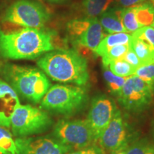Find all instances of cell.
I'll return each instance as SVG.
<instances>
[{
    "instance_id": "obj_29",
    "label": "cell",
    "mask_w": 154,
    "mask_h": 154,
    "mask_svg": "<svg viewBox=\"0 0 154 154\" xmlns=\"http://www.w3.org/2000/svg\"><path fill=\"white\" fill-rule=\"evenodd\" d=\"M67 154H103V153L100 148L92 144V145L87 146V147L70 152Z\"/></svg>"
},
{
    "instance_id": "obj_7",
    "label": "cell",
    "mask_w": 154,
    "mask_h": 154,
    "mask_svg": "<svg viewBox=\"0 0 154 154\" xmlns=\"http://www.w3.org/2000/svg\"><path fill=\"white\" fill-rule=\"evenodd\" d=\"M154 87L136 75L128 76L118 96L119 102L127 111L139 112L151 104Z\"/></svg>"
},
{
    "instance_id": "obj_16",
    "label": "cell",
    "mask_w": 154,
    "mask_h": 154,
    "mask_svg": "<svg viewBox=\"0 0 154 154\" xmlns=\"http://www.w3.org/2000/svg\"><path fill=\"white\" fill-rule=\"evenodd\" d=\"M131 39V34H129L128 32L110 34L106 36L102 40L94 51V53L102 57L111 48L121 44H128Z\"/></svg>"
},
{
    "instance_id": "obj_1",
    "label": "cell",
    "mask_w": 154,
    "mask_h": 154,
    "mask_svg": "<svg viewBox=\"0 0 154 154\" xmlns=\"http://www.w3.org/2000/svg\"><path fill=\"white\" fill-rule=\"evenodd\" d=\"M55 49L51 32L24 28L14 32L0 29V56L12 60L37 59Z\"/></svg>"
},
{
    "instance_id": "obj_10",
    "label": "cell",
    "mask_w": 154,
    "mask_h": 154,
    "mask_svg": "<svg viewBox=\"0 0 154 154\" xmlns=\"http://www.w3.org/2000/svg\"><path fill=\"white\" fill-rule=\"evenodd\" d=\"M117 109L114 102L106 96H98L91 102L87 120L95 140L110 123Z\"/></svg>"
},
{
    "instance_id": "obj_32",
    "label": "cell",
    "mask_w": 154,
    "mask_h": 154,
    "mask_svg": "<svg viewBox=\"0 0 154 154\" xmlns=\"http://www.w3.org/2000/svg\"><path fill=\"white\" fill-rule=\"evenodd\" d=\"M151 4H152V5H153V6H154V0H151Z\"/></svg>"
},
{
    "instance_id": "obj_25",
    "label": "cell",
    "mask_w": 154,
    "mask_h": 154,
    "mask_svg": "<svg viewBox=\"0 0 154 154\" xmlns=\"http://www.w3.org/2000/svg\"><path fill=\"white\" fill-rule=\"evenodd\" d=\"M124 151L126 154H154V146L146 140H140L128 146Z\"/></svg>"
},
{
    "instance_id": "obj_28",
    "label": "cell",
    "mask_w": 154,
    "mask_h": 154,
    "mask_svg": "<svg viewBox=\"0 0 154 154\" xmlns=\"http://www.w3.org/2000/svg\"><path fill=\"white\" fill-rule=\"evenodd\" d=\"M123 59L126 61H127L129 64L131 65L133 67H134L135 69H138L140 66H143L142 63L140 62V59H138V57L134 53V51L131 49L130 48L127 51V52L125 54Z\"/></svg>"
},
{
    "instance_id": "obj_14",
    "label": "cell",
    "mask_w": 154,
    "mask_h": 154,
    "mask_svg": "<svg viewBox=\"0 0 154 154\" xmlns=\"http://www.w3.org/2000/svg\"><path fill=\"white\" fill-rule=\"evenodd\" d=\"M122 9H108L99 19L103 29L109 34L127 32L121 19Z\"/></svg>"
},
{
    "instance_id": "obj_27",
    "label": "cell",
    "mask_w": 154,
    "mask_h": 154,
    "mask_svg": "<svg viewBox=\"0 0 154 154\" xmlns=\"http://www.w3.org/2000/svg\"><path fill=\"white\" fill-rule=\"evenodd\" d=\"M132 34L146 40L154 47V29L151 26H143Z\"/></svg>"
},
{
    "instance_id": "obj_5",
    "label": "cell",
    "mask_w": 154,
    "mask_h": 154,
    "mask_svg": "<svg viewBox=\"0 0 154 154\" xmlns=\"http://www.w3.org/2000/svg\"><path fill=\"white\" fill-rule=\"evenodd\" d=\"M50 16L42 6L32 0H17L6 9L1 18L5 24L41 29Z\"/></svg>"
},
{
    "instance_id": "obj_4",
    "label": "cell",
    "mask_w": 154,
    "mask_h": 154,
    "mask_svg": "<svg viewBox=\"0 0 154 154\" xmlns=\"http://www.w3.org/2000/svg\"><path fill=\"white\" fill-rule=\"evenodd\" d=\"M86 90L82 86L56 84L50 87L42 101L44 110L69 116L79 111L87 101Z\"/></svg>"
},
{
    "instance_id": "obj_30",
    "label": "cell",
    "mask_w": 154,
    "mask_h": 154,
    "mask_svg": "<svg viewBox=\"0 0 154 154\" xmlns=\"http://www.w3.org/2000/svg\"><path fill=\"white\" fill-rule=\"evenodd\" d=\"M119 5L124 8L134 7L143 3L146 0H118Z\"/></svg>"
},
{
    "instance_id": "obj_33",
    "label": "cell",
    "mask_w": 154,
    "mask_h": 154,
    "mask_svg": "<svg viewBox=\"0 0 154 154\" xmlns=\"http://www.w3.org/2000/svg\"><path fill=\"white\" fill-rule=\"evenodd\" d=\"M50 1H52V2H59L60 0H50Z\"/></svg>"
},
{
    "instance_id": "obj_34",
    "label": "cell",
    "mask_w": 154,
    "mask_h": 154,
    "mask_svg": "<svg viewBox=\"0 0 154 154\" xmlns=\"http://www.w3.org/2000/svg\"><path fill=\"white\" fill-rule=\"evenodd\" d=\"M151 26H152V27H153V28L154 29V22H153V24H151Z\"/></svg>"
},
{
    "instance_id": "obj_24",
    "label": "cell",
    "mask_w": 154,
    "mask_h": 154,
    "mask_svg": "<svg viewBox=\"0 0 154 154\" xmlns=\"http://www.w3.org/2000/svg\"><path fill=\"white\" fill-rule=\"evenodd\" d=\"M128 49H129L128 44H121L111 48L106 54L102 57V63L103 67H109V65L112 61L123 59Z\"/></svg>"
},
{
    "instance_id": "obj_19",
    "label": "cell",
    "mask_w": 154,
    "mask_h": 154,
    "mask_svg": "<svg viewBox=\"0 0 154 154\" xmlns=\"http://www.w3.org/2000/svg\"><path fill=\"white\" fill-rule=\"evenodd\" d=\"M103 69L104 70L103 72V76L108 89L111 94L117 96L122 89L126 78L114 74L111 72L109 67H103Z\"/></svg>"
},
{
    "instance_id": "obj_13",
    "label": "cell",
    "mask_w": 154,
    "mask_h": 154,
    "mask_svg": "<svg viewBox=\"0 0 154 154\" xmlns=\"http://www.w3.org/2000/svg\"><path fill=\"white\" fill-rule=\"evenodd\" d=\"M105 36L106 34L99 19L95 17L91 18V23L87 29L76 40L73 41V44L84 46L94 52Z\"/></svg>"
},
{
    "instance_id": "obj_20",
    "label": "cell",
    "mask_w": 154,
    "mask_h": 154,
    "mask_svg": "<svg viewBox=\"0 0 154 154\" xmlns=\"http://www.w3.org/2000/svg\"><path fill=\"white\" fill-rule=\"evenodd\" d=\"M0 153L19 154L16 142L8 130L0 126Z\"/></svg>"
},
{
    "instance_id": "obj_6",
    "label": "cell",
    "mask_w": 154,
    "mask_h": 154,
    "mask_svg": "<svg viewBox=\"0 0 154 154\" xmlns=\"http://www.w3.org/2000/svg\"><path fill=\"white\" fill-rule=\"evenodd\" d=\"M52 120L47 112L31 105H19L13 113L11 126L16 136L26 137L49 129Z\"/></svg>"
},
{
    "instance_id": "obj_15",
    "label": "cell",
    "mask_w": 154,
    "mask_h": 154,
    "mask_svg": "<svg viewBox=\"0 0 154 154\" xmlns=\"http://www.w3.org/2000/svg\"><path fill=\"white\" fill-rule=\"evenodd\" d=\"M129 48L140 59L142 65L154 63V47L143 38L131 34Z\"/></svg>"
},
{
    "instance_id": "obj_12",
    "label": "cell",
    "mask_w": 154,
    "mask_h": 154,
    "mask_svg": "<svg viewBox=\"0 0 154 154\" xmlns=\"http://www.w3.org/2000/svg\"><path fill=\"white\" fill-rule=\"evenodd\" d=\"M20 105L18 94L8 83L0 79V126L9 128L11 119Z\"/></svg>"
},
{
    "instance_id": "obj_3",
    "label": "cell",
    "mask_w": 154,
    "mask_h": 154,
    "mask_svg": "<svg viewBox=\"0 0 154 154\" xmlns=\"http://www.w3.org/2000/svg\"><path fill=\"white\" fill-rule=\"evenodd\" d=\"M1 73L17 94L34 103H40L51 86L47 75L34 67L5 63Z\"/></svg>"
},
{
    "instance_id": "obj_23",
    "label": "cell",
    "mask_w": 154,
    "mask_h": 154,
    "mask_svg": "<svg viewBox=\"0 0 154 154\" xmlns=\"http://www.w3.org/2000/svg\"><path fill=\"white\" fill-rule=\"evenodd\" d=\"M109 68L114 74L125 78L134 75L136 70V69L133 67L124 59H120L111 62L109 65Z\"/></svg>"
},
{
    "instance_id": "obj_21",
    "label": "cell",
    "mask_w": 154,
    "mask_h": 154,
    "mask_svg": "<svg viewBox=\"0 0 154 154\" xmlns=\"http://www.w3.org/2000/svg\"><path fill=\"white\" fill-rule=\"evenodd\" d=\"M91 21V18L86 17V18L74 19L70 21L67 24V30L69 34L72 38L73 41H75L82 34L84 33L88 25L90 24Z\"/></svg>"
},
{
    "instance_id": "obj_8",
    "label": "cell",
    "mask_w": 154,
    "mask_h": 154,
    "mask_svg": "<svg viewBox=\"0 0 154 154\" xmlns=\"http://www.w3.org/2000/svg\"><path fill=\"white\" fill-rule=\"evenodd\" d=\"M54 137L72 149L79 150L92 145L95 140L87 120H62L54 128Z\"/></svg>"
},
{
    "instance_id": "obj_22",
    "label": "cell",
    "mask_w": 154,
    "mask_h": 154,
    "mask_svg": "<svg viewBox=\"0 0 154 154\" xmlns=\"http://www.w3.org/2000/svg\"><path fill=\"white\" fill-rule=\"evenodd\" d=\"M121 19L124 28L128 33L132 34L141 28L136 19L134 7L122 9Z\"/></svg>"
},
{
    "instance_id": "obj_31",
    "label": "cell",
    "mask_w": 154,
    "mask_h": 154,
    "mask_svg": "<svg viewBox=\"0 0 154 154\" xmlns=\"http://www.w3.org/2000/svg\"><path fill=\"white\" fill-rule=\"evenodd\" d=\"M116 154H126V153H125L124 151H121V152H119V153H117Z\"/></svg>"
},
{
    "instance_id": "obj_17",
    "label": "cell",
    "mask_w": 154,
    "mask_h": 154,
    "mask_svg": "<svg viewBox=\"0 0 154 154\" xmlns=\"http://www.w3.org/2000/svg\"><path fill=\"white\" fill-rule=\"evenodd\" d=\"M113 2V0H84L82 7L84 13L89 18L101 16Z\"/></svg>"
},
{
    "instance_id": "obj_26",
    "label": "cell",
    "mask_w": 154,
    "mask_h": 154,
    "mask_svg": "<svg viewBox=\"0 0 154 154\" xmlns=\"http://www.w3.org/2000/svg\"><path fill=\"white\" fill-rule=\"evenodd\" d=\"M134 75L154 87V63L143 65L136 69Z\"/></svg>"
},
{
    "instance_id": "obj_2",
    "label": "cell",
    "mask_w": 154,
    "mask_h": 154,
    "mask_svg": "<svg viewBox=\"0 0 154 154\" xmlns=\"http://www.w3.org/2000/svg\"><path fill=\"white\" fill-rule=\"evenodd\" d=\"M36 63L56 82L85 86L89 80L87 61L74 49H54L42 56Z\"/></svg>"
},
{
    "instance_id": "obj_35",
    "label": "cell",
    "mask_w": 154,
    "mask_h": 154,
    "mask_svg": "<svg viewBox=\"0 0 154 154\" xmlns=\"http://www.w3.org/2000/svg\"><path fill=\"white\" fill-rule=\"evenodd\" d=\"M0 154H11V153H0Z\"/></svg>"
},
{
    "instance_id": "obj_9",
    "label": "cell",
    "mask_w": 154,
    "mask_h": 154,
    "mask_svg": "<svg viewBox=\"0 0 154 154\" xmlns=\"http://www.w3.org/2000/svg\"><path fill=\"white\" fill-rule=\"evenodd\" d=\"M102 149L112 153L124 151L128 146L129 135L121 111L116 110L108 126L100 135L99 139Z\"/></svg>"
},
{
    "instance_id": "obj_11",
    "label": "cell",
    "mask_w": 154,
    "mask_h": 154,
    "mask_svg": "<svg viewBox=\"0 0 154 154\" xmlns=\"http://www.w3.org/2000/svg\"><path fill=\"white\" fill-rule=\"evenodd\" d=\"M15 142L19 154H67L72 149L56 138L20 137Z\"/></svg>"
},
{
    "instance_id": "obj_18",
    "label": "cell",
    "mask_w": 154,
    "mask_h": 154,
    "mask_svg": "<svg viewBox=\"0 0 154 154\" xmlns=\"http://www.w3.org/2000/svg\"><path fill=\"white\" fill-rule=\"evenodd\" d=\"M135 14L141 27L151 26L154 22V6L151 3H142L134 6Z\"/></svg>"
}]
</instances>
